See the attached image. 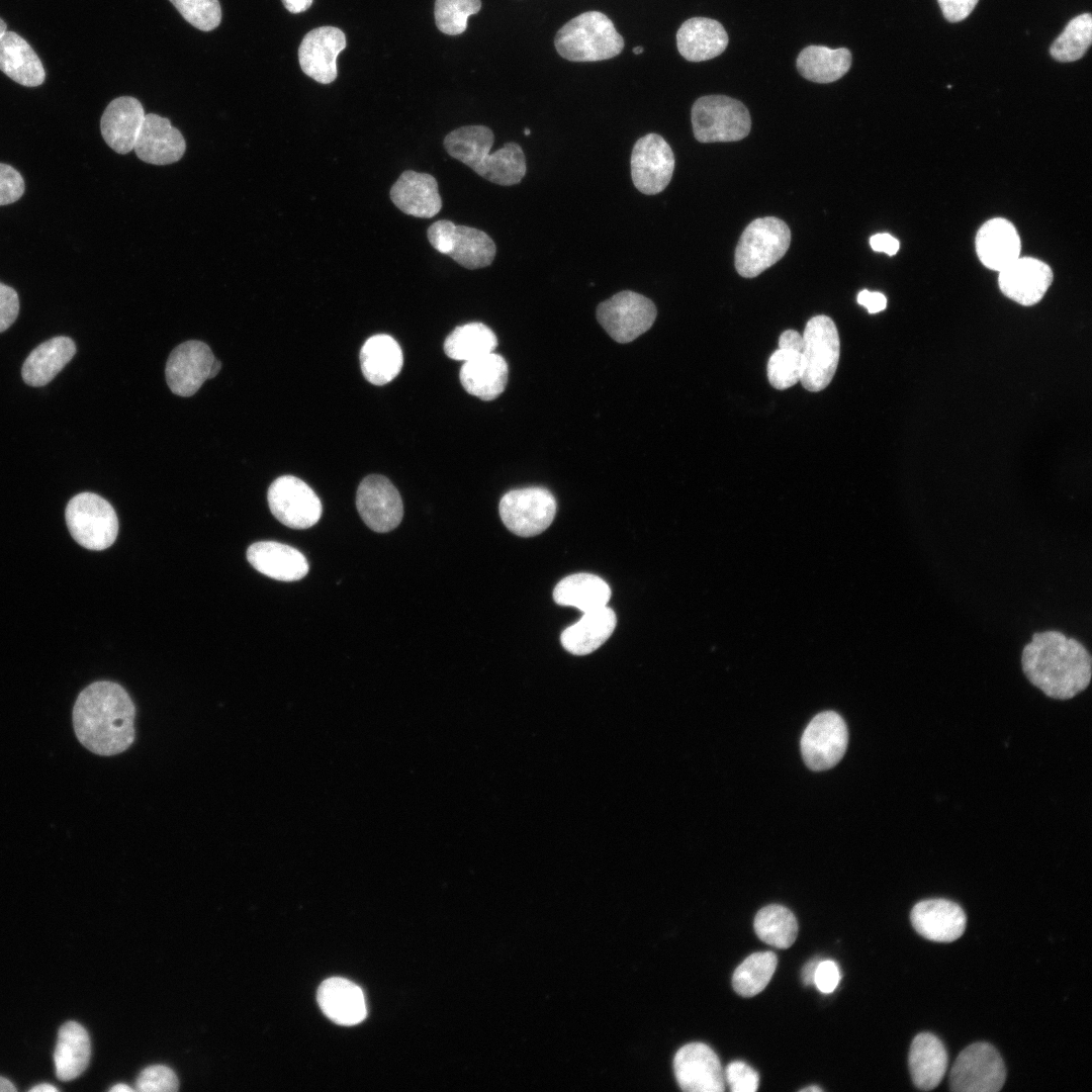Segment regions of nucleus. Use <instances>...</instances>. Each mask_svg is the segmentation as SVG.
Instances as JSON below:
<instances>
[{
    "instance_id": "nucleus-22",
    "label": "nucleus",
    "mask_w": 1092,
    "mask_h": 1092,
    "mask_svg": "<svg viewBox=\"0 0 1092 1092\" xmlns=\"http://www.w3.org/2000/svg\"><path fill=\"white\" fill-rule=\"evenodd\" d=\"M186 149L180 130L168 118L155 113L145 115L133 151L139 159L153 165H168L179 161Z\"/></svg>"
},
{
    "instance_id": "nucleus-52",
    "label": "nucleus",
    "mask_w": 1092,
    "mask_h": 1092,
    "mask_svg": "<svg viewBox=\"0 0 1092 1092\" xmlns=\"http://www.w3.org/2000/svg\"><path fill=\"white\" fill-rule=\"evenodd\" d=\"M870 245L876 252H883L889 256L895 255L899 248V241L890 234H876L871 237Z\"/></svg>"
},
{
    "instance_id": "nucleus-44",
    "label": "nucleus",
    "mask_w": 1092,
    "mask_h": 1092,
    "mask_svg": "<svg viewBox=\"0 0 1092 1092\" xmlns=\"http://www.w3.org/2000/svg\"><path fill=\"white\" fill-rule=\"evenodd\" d=\"M183 18L194 27L209 31L221 20L218 0H170Z\"/></svg>"
},
{
    "instance_id": "nucleus-41",
    "label": "nucleus",
    "mask_w": 1092,
    "mask_h": 1092,
    "mask_svg": "<svg viewBox=\"0 0 1092 1092\" xmlns=\"http://www.w3.org/2000/svg\"><path fill=\"white\" fill-rule=\"evenodd\" d=\"M1092 40V16L1083 13L1074 17L1051 47L1052 57L1059 62H1074L1087 52Z\"/></svg>"
},
{
    "instance_id": "nucleus-37",
    "label": "nucleus",
    "mask_w": 1092,
    "mask_h": 1092,
    "mask_svg": "<svg viewBox=\"0 0 1092 1092\" xmlns=\"http://www.w3.org/2000/svg\"><path fill=\"white\" fill-rule=\"evenodd\" d=\"M851 62V53L846 48L809 46L799 54L796 66L805 79L825 84L843 77L849 71Z\"/></svg>"
},
{
    "instance_id": "nucleus-2",
    "label": "nucleus",
    "mask_w": 1092,
    "mask_h": 1092,
    "mask_svg": "<svg viewBox=\"0 0 1092 1092\" xmlns=\"http://www.w3.org/2000/svg\"><path fill=\"white\" fill-rule=\"evenodd\" d=\"M1027 679L1048 697L1068 700L1091 679V656L1079 641L1058 631L1037 632L1021 656Z\"/></svg>"
},
{
    "instance_id": "nucleus-62",
    "label": "nucleus",
    "mask_w": 1092,
    "mask_h": 1092,
    "mask_svg": "<svg viewBox=\"0 0 1092 1092\" xmlns=\"http://www.w3.org/2000/svg\"><path fill=\"white\" fill-rule=\"evenodd\" d=\"M530 133H531V131H530V129H529V128H525V129H524V134H526V135H529Z\"/></svg>"
},
{
    "instance_id": "nucleus-27",
    "label": "nucleus",
    "mask_w": 1092,
    "mask_h": 1092,
    "mask_svg": "<svg viewBox=\"0 0 1092 1092\" xmlns=\"http://www.w3.org/2000/svg\"><path fill=\"white\" fill-rule=\"evenodd\" d=\"M728 41L723 25L708 17L690 18L676 32L677 50L690 62H703L718 57L725 51Z\"/></svg>"
},
{
    "instance_id": "nucleus-54",
    "label": "nucleus",
    "mask_w": 1092,
    "mask_h": 1092,
    "mask_svg": "<svg viewBox=\"0 0 1092 1092\" xmlns=\"http://www.w3.org/2000/svg\"><path fill=\"white\" fill-rule=\"evenodd\" d=\"M820 961H821L820 959L815 958V959L809 961L804 966V968L802 970V981H803V983L805 985L814 984V976H815L816 968H817Z\"/></svg>"
},
{
    "instance_id": "nucleus-53",
    "label": "nucleus",
    "mask_w": 1092,
    "mask_h": 1092,
    "mask_svg": "<svg viewBox=\"0 0 1092 1092\" xmlns=\"http://www.w3.org/2000/svg\"><path fill=\"white\" fill-rule=\"evenodd\" d=\"M779 348L802 353L804 348L803 337L795 330H787L780 336Z\"/></svg>"
},
{
    "instance_id": "nucleus-39",
    "label": "nucleus",
    "mask_w": 1092,
    "mask_h": 1092,
    "mask_svg": "<svg viewBox=\"0 0 1092 1092\" xmlns=\"http://www.w3.org/2000/svg\"><path fill=\"white\" fill-rule=\"evenodd\" d=\"M754 930L763 942L778 948H788L797 938L798 923L791 910L771 904L761 908L755 915Z\"/></svg>"
},
{
    "instance_id": "nucleus-48",
    "label": "nucleus",
    "mask_w": 1092,
    "mask_h": 1092,
    "mask_svg": "<svg viewBox=\"0 0 1092 1092\" xmlns=\"http://www.w3.org/2000/svg\"><path fill=\"white\" fill-rule=\"evenodd\" d=\"M18 311L17 292L0 282V333L6 331L15 322Z\"/></svg>"
},
{
    "instance_id": "nucleus-58",
    "label": "nucleus",
    "mask_w": 1092,
    "mask_h": 1092,
    "mask_svg": "<svg viewBox=\"0 0 1092 1092\" xmlns=\"http://www.w3.org/2000/svg\"><path fill=\"white\" fill-rule=\"evenodd\" d=\"M133 1090V1088L124 1083H118L109 1089L110 1092H132Z\"/></svg>"
},
{
    "instance_id": "nucleus-60",
    "label": "nucleus",
    "mask_w": 1092,
    "mask_h": 1092,
    "mask_svg": "<svg viewBox=\"0 0 1092 1092\" xmlns=\"http://www.w3.org/2000/svg\"><path fill=\"white\" fill-rule=\"evenodd\" d=\"M800 1091H802V1092H805V1091H807V1092H820V1091H822V1089L819 1088L818 1086H810V1087L803 1088Z\"/></svg>"
},
{
    "instance_id": "nucleus-61",
    "label": "nucleus",
    "mask_w": 1092,
    "mask_h": 1092,
    "mask_svg": "<svg viewBox=\"0 0 1092 1092\" xmlns=\"http://www.w3.org/2000/svg\"><path fill=\"white\" fill-rule=\"evenodd\" d=\"M633 53H634L635 55H640V54H642V53H643V48H642V47H635V48L633 49Z\"/></svg>"
},
{
    "instance_id": "nucleus-3",
    "label": "nucleus",
    "mask_w": 1092,
    "mask_h": 1092,
    "mask_svg": "<svg viewBox=\"0 0 1092 1092\" xmlns=\"http://www.w3.org/2000/svg\"><path fill=\"white\" fill-rule=\"evenodd\" d=\"M493 142L489 127L466 125L450 131L444 139V147L451 157L494 184L520 183L527 171L522 148L516 143H507L490 155Z\"/></svg>"
},
{
    "instance_id": "nucleus-23",
    "label": "nucleus",
    "mask_w": 1092,
    "mask_h": 1092,
    "mask_svg": "<svg viewBox=\"0 0 1092 1092\" xmlns=\"http://www.w3.org/2000/svg\"><path fill=\"white\" fill-rule=\"evenodd\" d=\"M389 195L400 211L416 217H433L442 208L437 180L428 173L402 172L391 186Z\"/></svg>"
},
{
    "instance_id": "nucleus-43",
    "label": "nucleus",
    "mask_w": 1092,
    "mask_h": 1092,
    "mask_svg": "<svg viewBox=\"0 0 1092 1092\" xmlns=\"http://www.w3.org/2000/svg\"><path fill=\"white\" fill-rule=\"evenodd\" d=\"M803 371L802 353L778 349L767 362L769 383L777 389H787L801 380Z\"/></svg>"
},
{
    "instance_id": "nucleus-21",
    "label": "nucleus",
    "mask_w": 1092,
    "mask_h": 1092,
    "mask_svg": "<svg viewBox=\"0 0 1092 1092\" xmlns=\"http://www.w3.org/2000/svg\"><path fill=\"white\" fill-rule=\"evenodd\" d=\"M914 929L924 938L951 942L965 931L967 917L962 907L946 899H928L914 905L910 913Z\"/></svg>"
},
{
    "instance_id": "nucleus-20",
    "label": "nucleus",
    "mask_w": 1092,
    "mask_h": 1092,
    "mask_svg": "<svg viewBox=\"0 0 1092 1092\" xmlns=\"http://www.w3.org/2000/svg\"><path fill=\"white\" fill-rule=\"evenodd\" d=\"M1053 282L1051 267L1035 258L1018 257L999 271L1001 292L1011 300L1030 306L1036 304Z\"/></svg>"
},
{
    "instance_id": "nucleus-50",
    "label": "nucleus",
    "mask_w": 1092,
    "mask_h": 1092,
    "mask_svg": "<svg viewBox=\"0 0 1092 1092\" xmlns=\"http://www.w3.org/2000/svg\"><path fill=\"white\" fill-rule=\"evenodd\" d=\"M941 12L949 22H959L967 18L974 10L978 0H937Z\"/></svg>"
},
{
    "instance_id": "nucleus-55",
    "label": "nucleus",
    "mask_w": 1092,
    "mask_h": 1092,
    "mask_svg": "<svg viewBox=\"0 0 1092 1092\" xmlns=\"http://www.w3.org/2000/svg\"><path fill=\"white\" fill-rule=\"evenodd\" d=\"M313 0H282L285 8L291 13H300L307 10Z\"/></svg>"
},
{
    "instance_id": "nucleus-14",
    "label": "nucleus",
    "mask_w": 1092,
    "mask_h": 1092,
    "mask_svg": "<svg viewBox=\"0 0 1092 1092\" xmlns=\"http://www.w3.org/2000/svg\"><path fill=\"white\" fill-rule=\"evenodd\" d=\"M848 732L844 720L835 712L816 715L801 738V752L806 765L820 771L834 766L844 755Z\"/></svg>"
},
{
    "instance_id": "nucleus-12",
    "label": "nucleus",
    "mask_w": 1092,
    "mask_h": 1092,
    "mask_svg": "<svg viewBox=\"0 0 1092 1092\" xmlns=\"http://www.w3.org/2000/svg\"><path fill=\"white\" fill-rule=\"evenodd\" d=\"M556 508L555 497L548 489L526 487L510 490L502 497L499 516L514 534L532 537L550 526Z\"/></svg>"
},
{
    "instance_id": "nucleus-29",
    "label": "nucleus",
    "mask_w": 1092,
    "mask_h": 1092,
    "mask_svg": "<svg viewBox=\"0 0 1092 1092\" xmlns=\"http://www.w3.org/2000/svg\"><path fill=\"white\" fill-rule=\"evenodd\" d=\"M908 1064L914 1085L928 1091L942 1080L947 1067V1053L937 1036L922 1032L912 1040Z\"/></svg>"
},
{
    "instance_id": "nucleus-9",
    "label": "nucleus",
    "mask_w": 1092,
    "mask_h": 1092,
    "mask_svg": "<svg viewBox=\"0 0 1092 1092\" xmlns=\"http://www.w3.org/2000/svg\"><path fill=\"white\" fill-rule=\"evenodd\" d=\"M427 237L436 251L470 270L490 265L495 257V244L486 233L448 219L432 223Z\"/></svg>"
},
{
    "instance_id": "nucleus-18",
    "label": "nucleus",
    "mask_w": 1092,
    "mask_h": 1092,
    "mask_svg": "<svg viewBox=\"0 0 1092 1092\" xmlns=\"http://www.w3.org/2000/svg\"><path fill=\"white\" fill-rule=\"evenodd\" d=\"M214 361L212 351L203 342L191 340L178 345L166 363L169 388L179 396L193 395L210 378Z\"/></svg>"
},
{
    "instance_id": "nucleus-45",
    "label": "nucleus",
    "mask_w": 1092,
    "mask_h": 1092,
    "mask_svg": "<svg viewBox=\"0 0 1092 1092\" xmlns=\"http://www.w3.org/2000/svg\"><path fill=\"white\" fill-rule=\"evenodd\" d=\"M179 1089V1081L172 1069L164 1065L145 1068L135 1082V1090L141 1092H174Z\"/></svg>"
},
{
    "instance_id": "nucleus-8",
    "label": "nucleus",
    "mask_w": 1092,
    "mask_h": 1092,
    "mask_svg": "<svg viewBox=\"0 0 1092 1092\" xmlns=\"http://www.w3.org/2000/svg\"><path fill=\"white\" fill-rule=\"evenodd\" d=\"M66 523L73 539L89 550L110 547L118 533L113 507L93 492L73 496L66 508Z\"/></svg>"
},
{
    "instance_id": "nucleus-49",
    "label": "nucleus",
    "mask_w": 1092,
    "mask_h": 1092,
    "mask_svg": "<svg viewBox=\"0 0 1092 1092\" xmlns=\"http://www.w3.org/2000/svg\"><path fill=\"white\" fill-rule=\"evenodd\" d=\"M840 981L838 965L831 960L820 961L815 972L814 984L825 994L833 992Z\"/></svg>"
},
{
    "instance_id": "nucleus-40",
    "label": "nucleus",
    "mask_w": 1092,
    "mask_h": 1092,
    "mask_svg": "<svg viewBox=\"0 0 1092 1092\" xmlns=\"http://www.w3.org/2000/svg\"><path fill=\"white\" fill-rule=\"evenodd\" d=\"M778 964L772 951L754 952L747 957L734 971L732 985L743 997L760 993L769 983Z\"/></svg>"
},
{
    "instance_id": "nucleus-13",
    "label": "nucleus",
    "mask_w": 1092,
    "mask_h": 1092,
    "mask_svg": "<svg viewBox=\"0 0 1092 1092\" xmlns=\"http://www.w3.org/2000/svg\"><path fill=\"white\" fill-rule=\"evenodd\" d=\"M273 516L292 529H307L315 525L323 512L322 503L304 481L292 475L276 478L267 492Z\"/></svg>"
},
{
    "instance_id": "nucleus-26",
    "label": "nucleus",
    "mask_w": 1092,
    "mask_h": 1092,
    "mask_svg": "<svg viewBox=\"0 0 1092 1092\" xmlns=\"http://www.w3.org/2000/svg\"><path fill=\"white\" fill-rule=\"evenodd\" d=\"M247 558L256 570L281 581L299 580L308 572L307 560L299 550L275 541L252 544Z\"/></svg>"
},
{
    "instance_id": "nucleus-16",
    "label": "nucleus",
    "mask_w": 1092,
    "mask_h": 1092,
    "mask_svg": "<svg viewBox=\"0 0 1092 1092\" xmlns=\"http://www.w3.org/2000/svg\"><path fill=\"white\" fill-rule=\"evenodd\" d=\"M356 507L363 522L378 533L395 529L403 516L398 490L389 479L378 474L368 475L360 482Z\"/></svg>"
},
{
    "instance_id": "nucleus-42",
    "label": "nucleus",
    "mask_w": 1092,
    "mask_h": 1092,
    "mask_svg": "<svg viewBox=\"0 0 1092 1092\" xmlns=\"http://www.w3.org/2000/svg\"><path fill=\"white\" fill-rule=\"evenodd\" d=\"M480 0H436L435 20L437 27L449 35H457L467 28V19L480 10Z\"/></svg>"
},
{
    "instance_id": "nucleus-15",
    "label": "nucleus",
    "mask_w": 1092,
    "mask_h": 1092,
    "mask_svg": "<svg viewBox=\"0 0 1092 1092\" xmlns=\"http://www.w3.org/2000/svg\"><path fill=\"white\" fill-rule=\"evenodd\" d=\"M630 166L634 186L643 194L653 195L663 191L669 184L674 169V156L661 135L647 133L635 143Z\"/></svg>"
},
{
    "instance_id": "nucleus-17",
    "label": "nucleus",
    "mask_w": 1092,
    "mask_h": 1092,
    "mask_svg": "<svg viewBox=\"0 0 1092 1092\" xmlns=\"http://www.w3.org/2000/svg\"><path fill=\"white\" fill-rule=\"evenodd\" d=\"M678 1086L688 1092H722L725 1075L715 1052L702 1042L681 1046L673 1059Z\"/></svg>"
},
{
    "instance_id": "nucleus-32",
    "label": "nucleus",
    "mask_w": 1092,
    "mask_h": 1092,
    "mask_svg": "<svg viewBox=\"0 0 1092 1092\" xmlns=\"http://www.w3.org/2000/svg\"><path fill=\"white\" fill-rule=\"evenodd\" d=\"M0 70L26 87L39 86L46 78L38 56L24 38L13 31H7L0 38Z\"/></svg>"
},
{
    "instance_id": "nucleus-33",
    "label": "nucleus",
    "mask_w": 1092,
    "mask_h": 1092,
    "mask_svg": "<svg viewBox=\"0 0 1092 1092\" xmlns=\"http://www.w3.org/2000/svg\"><path fill=\"white\" fill-rule=\"evenodd\" d=\"M76 346L64 336L52 338L33 349L25 359L21 375L31 386H43L74 357Z\"/></svg>"
},
{
    "instance_id": "nucleus-30",
    "label": "nucleus",
    "mask_w": 1092,
    "mask_h": 1092,
    "mask_svg": "<svg viewBox=\"0 0 1092 1092\" xmlns=\"http://www.w3.org/2000/svg\"><path fill=\"white\" fill-rule=\"evenodd\" d=\"M616 624V614L607 606L583 613L580 620L561 633V644L574 655L592 653L610 638Z\"/></svg>"
},
{
    "instance_id": "nucleus-7",
    "label": "nucleus",
    "mask_w": 1092,
    "mask_h": 1092,
    "mask_svg": "<svg viewBox=\"0 0 1092 1092\" xmlns=\"http://www.w3.org/2000/svg\"><path fill=\"white\" fill-rule=\"evenodd\" d=\"M801 383L809 391L823 390L831 382L839 361L840 343L834 322L826 315L809 320L803 334Z\"/></svg>"
},
{
    "instance_id": "nucleus-36",
    "label": "nucleus",
    "mask_w": 1092,
    "mask_h": 1092,
    "mask_svg": "<svg viewBox=\"0 0 1092 1092\" xmlns=\"http://www.w3.org/2000/svg\"><path fill=\"white\" fill-rule=\"evenodd\" d=\"M610 598L609 584L590 573L570 574L561 579L553 590L556 604L577 608L582 613L606 607Z\"/></svg>"
},
{
    "instance_id": "nucleus-6",
    "label": "nucleus",
    "mask_w": 1092,
    "mask_h": 1092,
    "mask_svg": "<svg viewBox=\"0 0 1092 1092\" xmlns=\"http://www.w3.org/2000/svg\"><path fill=\"white\" fill-rule=\"evenodd\" d=\"M691 113L694 135L701 143L736 142L750 131L751 118L746 106L725 95L700 97Z\"/></svg>"
},
{
    "instance_id": "nucleus-35",
    "label": "nucleus",
    "mask_w": 1092,
    "mask_h": 1092,
    "mask_svg": "<svg viewBox=\"0 0 1092 1092\" xmlns=\"http://www.w3.org/2000/svg\"><path fill=\"white\" fill-rule=\"evenodd\" d=\"M90 1055V1038L86 1029L75 1021L63 1024L54 1053L57 1077L62 1081L77 1078L87 1068Z\"/></svg>"
},
{
    "instance_id": "nucleus-51",
    "label": "nucleus",
    "mask_w": 1092,
    "mask_h": 1092,
    "mask_svg": "<svg viewBox=\"0 0 1092 1092\" xmlns=\"http://www.w3.org/2000/svg\"><path fill=\"white\" fill-rule=\"evenodd\" d=\"M858 304L864 306L870 313H877L887 306L886 296L878 291L861 290L856 298Z\"/></svg>"
},
{
    "instance_id": "nucleus-57",
    "label": "nucleus",
    "mask_w": 1092,
    "mask_h": 1092,
    "mask_svg": "<svg viewBox=\"0 0 1092 1092\" xmlns=\"http://www.w3.org/2000/svg\"><path fill=\"white\" fill-rule=\"evenodd\" d=\"M14 1091H16V1088L13 1086V1084L9 1080H7V1079H5L3 1077H0V1092H14Z\"/></svg>"
},
{
    "instance_id": "nucleus-24",
    "label": "nucleus",
    "mask_w": 1092,
    "mask_h": 1092,
    "mask_svg": "<svg viewBox=\"0 0 1092 1092\" xmlns=\"http://www.w3.org/2000/svg\"><path fill=\"white\" fill-rule=\"evenodd\" d=\"M145 115L142 103L134 97L113 99L100 120L103 140L116 153H129L133 150Z\"/></svg>"
},
{
    "instance_id": "nucleus-25",
    "label": "nucleus",
    "mask_w": 1092,
    "mask_h": 1092,
    "mask_svg": "<svg viewBox=\"0 0 1092 1092\" xmlns=\"http://www.w3.org/2000/svg\"><path fill=\"white\" fill-rule=\"evenodd\" d=\"M975 246L981 263L998 272L1020 257L1019 235L1015 226L1002 217L991 218L982 224Z\"/></svg>"
},
{
    "instance_id": "nucleus-4",
    "label": "nucleus",
    "mask_w": 1092,
    "mask_h": 1092,
    "mask_svg": "<svg viewBox=\"0 0 1092 1092\" xmlns=\"http://www.w3.org/2000/svg\"><path fill=\"white\" fill-rule=\"evenodd\" d=\"M554 44L557 53L568 61L597 62L618 56L624 39L606 14L586 11L557 31Z\"/></svg>"
},
{
    "instance_id": "nucleus-47",
    "label": "nucleus",
    "mask_w": 1092,
    "mask_h": 1092,
    "mask_svg": "<svg viewBox=\"0 0 1092 1092\" xmlns=\"http://www.w3.org/2000/svg\"><path fill=\"white\" fill-rule=\"evenodd\" d=\"M24 193V180L12 166L0 163V205L17 201Z\"/></svg>"
},
{
    "instance_id": "nucleus-56",
    "label": "nucleus",
    "mask_w": 1092,
    "mask_h": 1092,
    "mask_svg": "<svg viewBox=\"0 0 1092 1092\" xmlns=\"http://www.w3.org/2000/svg\"><path fill=\"white\" fill-rule=\"evenodd\" d=\"M29 1091L30 1092H56V1091H58V1088H56L52 1084L42 1083V1084H38V1085L30 1088Z\"/></svg>"
},
{
    "instance_id": "nucleus-19",
    "label": "nucleus",
    "mask_w": 1092,
    "mask_h": 1092,
    "mask_svg": "<svg viewBox=\"0 0 1092 1092\" xmlns=\"http://www.w3.org/2000/svg\"><path fill=\"white\" fill-rule=\"evenodd\" d=\"M346 44L345 33L338 27L321 26L308 31L298 48L301 70L318 83H332L338 75L337 58Z\"/></svg>"
},
{
    "instance_id": "nucleus-5",
    "label": "nucleus",
    "mask_w": 1092,
    "mask_h": 1092,
    "mask_svg": "<svg viewBox=\"0 0 1092 1092\" xmlns=\"http://www.w3.org/2000/svg\"><path fill=\"white\" fill-rule=\"evenodd\" d=\"M790 243L791 231L782 219L766 216L752 220L735 249L736 271L744 278L756 277L782 259Z\"/></svg>"
},
{
    "instance_id": "nucleus-31",
    "label": "nucleus",
    "mask_w": 1092,
    "mask_h": 1092,
    "mask_svg": "<svg viewBox=\"0 0 1092 1092\" xmlns=\"http://www.w3.org/2000/svg\"><path fill=\"white\" fill-rule=\"evenodd\" d=\"M459 376L468 393L482 400H492L505 390L509 367L503 356L491 352L464 362Z\"/></svg>"
},
{
    "instance_id": "nucleus-34",
    "label": "nucleus",
    "mask_w": 1092,
    "mask_h": 1092,
    "mask_svg": "<svg viewBox=\"0 0 1092 1092\" xmlns=\"http://www.w3.org/2000/svg\"><path fill=\"white\" fill-rule=\"evenodd\" d=\"M359 358L364 377L374 385L390 382L403 364L400 346L385 334L370 337L362 346Z\"/></svg>"
},
{
    "instance_id": "nucleus-1",
    "label": "nucleus",
    "mask_w": 1092,
    "mask_h": 1092,
    "mask_svg": "<svg viewBox=\"0 0 1092 1092\" xmlns=\"http://www.w3.org/2000/svg\"><path fill=\"white\" fill-rule=\"evenodd\" d=\"M135 707L120 685L95 681L77 697L73 725L80 743L91 752L111 756L126 750L134 740Z\"/></svg>"
},
{
    "instance_id": "nucleus-59",
    "label": "nucleus",
    "mask_w": 1092,
    "mask_h": 1092,
    "mask_svg": "<svg viewBox=\"0 0 1092 1092\" xmlns=\"http://www.w3.org/2000/svg\"><path fill=\"white\" fill-rule=\"evenodd\" d=\"M7 32V24L0 18V38Z\"/></svg>"
},
{
    "instance_id": "nucleus-38",
    "label": "nucleus",
    "mask_w": 1092,
    "mask_h": 1092,
    "mask_svg": "<svg viewBox=\"0 0 1092 1092\" xmlns=\"http://www.w3.org/2000/svg\"><path fill=\"white\" fill-rule=\"evenodd\" d=\"M496 345L491 329L481 323H469L452 331L445 340L444 351L449 358L466 362L493 352Z\"/></svg>"
},
{
    "instance_id": "nucleus-10",
    "label": "nucleus",
    "mask_w": 1092,
    "mask_h": 1092,
    "mask_svg": "<svg viewBox=\"0 0 1092 1092\" xmlns=\"http://www.w3.org/2000/svg\"><path fill=\"white\" fill-rule=\"evenodd\" d=\"M1005 1079V1065L998 1051L991 1043L975 1042L958 1056L949 1087L956 1092H997Z\"/></svg>"
},
{
    "instance_id": "nucleus-28",
    "label": "nucleus",
    "mask_w": 1092,
    "mask_h": 1092,
    "mask_svg": "<svg viewBox=\"0 0 1092 1092\" xmlns=\"http://www.w3.org/2000/svg\"><path fill=\"white\" fill-rule=\"evenodd\" d=\"M316 999L322 1011L337 1024L355 1025L367 1013L362 990L353 982L333 977L325 980L317 989Z\"/></svg>"
},
{
    "instance_id": "nucleus-46",
    "label": "nucleus",
    "mask_w": 1092,
    "mask_h": 1092,
    "mask_svg": "<svg viewBox=\"0 0 1092 1092\" xmlns=\"http://www.w3.org/2000/svg\"><path fill=\"white\" fill-rule=\"evenodd\" d=\"M725 1078L733 1092H754L759 1084L758 1074L741 1061L732 1062L727 1066Z\"/></svg>"
},
{
    "instance_id": "nucleus-11",
    "label": "nucleus",
    "mask_w": 1092,
    "mask_h": 1092,
    "mask_svg": "<svg viewBox=\"0 0 1092 1092\" xmlns=\"http://www.w3.org/2000/svg\"><path fill=\"white\" fill-rule=\"evenodd\" d=\"M656 318L654 303L642 294L624 290L601 302L597 320L618 343H629L647 332Z\"/></svg>"
}]
</instances>
